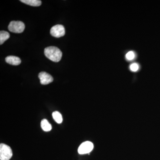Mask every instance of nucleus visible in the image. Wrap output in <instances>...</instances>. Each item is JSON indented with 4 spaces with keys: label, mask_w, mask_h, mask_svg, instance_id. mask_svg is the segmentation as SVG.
<instances>
[{
    "label": "nucleus",
    "mask_w": 160,
    "mask_h": 160,
    "mask_svg": "<svg viewBox=\"0 0 160 160\" xmlns=\"http://www.w3.org/2000/svg\"><path fill=\"white\" fill-rule=\"evenodd\" d=\"M44 53L46 57L55 62H59L62 56V51L57 47L54 46H50L45 48Z\"/></svg>",
    "instance_id": "1"
},
{
    "label": "nucleus",
    "mask_w": 160,
    "mask_h": 160,
    "mask_svg": "<svg viewBox=\"0 0 160 160\" xmlns=\"http://www.w3.org/2000/svg\"><path fill=\"white\" fill-rule=\"evenodd\" d=\"M12 156V150L9 146L2 143L0 144V160H9Z\"/></svg>",
    "instance_id": "2"
},
{
    "label": "nucleus",
    "mask_w": 160,
    "mask_h": 160,
    "mask_svg": "<svg viewBox=\"0 0 160 160\" xmlns=\"http://www.w3.org/2000/svg\"><path fill=\"white\" fill-rule=\"evenodd\" d=\"M130 70L131 71L136 72L138 71L139 69V66L137 63H133L131 64L130 66Z\"/></svg>",
    "instance_id": "13"
},
{
    "label": "nucleus",
    "mask_w": 160,
    "mask_h": 160,
    "mask_svg": "<svg viewBox=\"0 0 160 160\" xmlns=\"http://www.w3.org/2000/svg\"><path fill=\"white\" fill-rule=\"evenodd\" d=\"M25 29V24L21 21H12L8 26L9 31L14 33H22Z\"/></svg>",
    "instance_id": "3"
},
{
    "label": "nucleus",
    "mask_w": 160,
    "mask_h": 160,
    "mask_svg": "<svg viewBox=\"0 0 160 160\" xmlns=\"http://www.w3.org/2000/svg\"><path fill=\"white\" fill-rule=\"evenodd\" d=\"M20 2L25 3L29 6L38 7L41 6L42 1L40 0H21Z\"/></svg>",
    "instance_id": "8"
},
{
    "label": "nucleus",
    "mask_w": 160,
    "mask_h": 160,
    "mask_svg": "<svg viewBox=\"0 0 160 160\" xmlns=\"http://www.w3.org/2000/svg\"><path fill=\"white\" fill-rule=\"evenodd\" d=\"M52 116L53 119L57 123H58V124H61L62 123L63 121L62 117V114L59 112H52Z\"/></svg>",
    "instance_id": "11"
},
{
    "label": "nucleus",
    "mask_w": 160,
    "mask_h": 160,
    "mask_svg": "<svg viewBox=\"0 0 160 160\" xmlns=\"http://www.w3.org/2000/svg\"><path fill=\"white\" fill-rule=\"evenodd\" d=\"M41 127L44 131H50L52 129L51 124L46 119H43L41 123Z\"/></svg>",
    "instance_id": "9"
},
{
    "label": "nucleus",
    "mask_w": 160,
    "mask_h": 160,
    "mask_svg": "<svg viewBox=\"0 0 160 160\" xmlns=\"http://www.w3.org/2000/svg\"><path fill=\"white\" fill-rule=\"evenodd\" d=\"M38 78L40 80V83L42 85H48L53 82V78L51 75L45 72H40L38 75Z\"/></svg>",
    "instance_id": "6"
},
{
    "label": "nucleus",
    "mask_w": 160,
    "mask_h": 160,
    "mask_svg": "<svg viewBox=\"0 0 160 160\" xmlns=\"http://www.w3.org/2000/svg\"><path fill=\"white\" fill-rule=\"evenodd\" d=\"M10 37L9 32L5 31L0 32V45H2L3 43L8 39Z\"/></svg>",
    "instance_id": "10"
},
{
    "label": "nucleus",
    "mask_w": 160,
    "mask_h": 160,
    "mask_svg": "<svg viewBox=\"0 0 160 160\" xmlns=\"http://www.w3.org/2000/svg\"><path fill=\"white\" fill-rule=\"evenodd\" d=\"M6 62L13 66H18L21 63V60L19 58L14 56H9L5 59Z\"/></svg>",
    "instance_id": "7"
},
{
    "label": "nucleus",
    "mask_w": 160,
    "mask_h": 160,
    "mask_svg": "<svg viewBox=\"0 0 160 160\" xmlns=\"http://www.w3.org/2000/svg\"><path fill=\"white\" fill-rule=\"evenodd\" d=\"M93 149V145L91 142L86 141L82 143L78 149V152L80 154L89 153Z\"/></svg>",
    "instance_id": "5"
},
{
    "label": "nucleus",
    "mask_w": 160,
    "mask_h": 160,
    "mask_svg": "<svg viewBox=\"0 0 160 160\" xmlns=\"http://www.w3.org/2000/svg\"><path fill=\"white\" fill-rule=\"evenodd\" d=\"M135 57V53L133 52L129 51L126 54V58L127 60H132Z\"/></svg>",
    "instance_id": "12"
},
{
    "label": "nucleus",
    "mask_w": 160,
    "mask_h": 160,
    "mask_svg": "<svg viewBox=\"0 0 160 160\" xmlns=\"http://www.w3.org/2000/svg\"><path fill=\"white\" fill-rule=\"evenodd\" d=\"M66 31L64 26L62 25H57L52 27L50 34L55 38L62 37L65 35Z\"/></svg>",
    "instance_id": "4"
}]
</instances>
